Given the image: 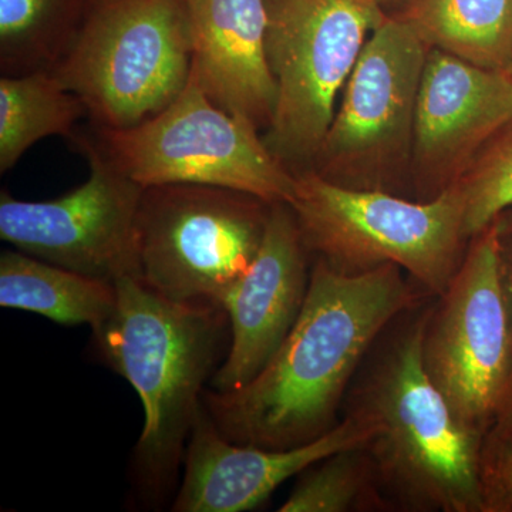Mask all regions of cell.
Instances as JSON below:
<instances>
[{"label":"cell","mask_w":512,"mask_h":512,"mask_svg":"<svg viewBox=\"0 0 512 512\" xmlns=\"http://www.w3.org/2000/svg\"><path fill=\"white\" fill-rule=\"evenodd\" d=\"M427 298L399 266L345 274L316 258L302 311L275 355L241 389L207 387L204 409L234 443L274 450L312 443L338 426L353 379L384 329Z\"/></svg>","instance_id":"1"},{"label":"cell","mask_w":512,"mask_h":512,"mask_svg":"<svg viewBox=\"0 0 512 512\" xmlns=\"http://www.w3.org/2000/svg\"><path fill=\"white\" fill-rule=\"evenodd\" d=\"M434 298L384 329L353 379L342 414L376 426L366 450L390 511L485 512V433L458 419L423 363Z\"/></svg>","instance_id":"2"},{"label":"cell","mask_w":512,"mask_h":512,"mask_svg":"<svg viewBox=\"0 0 512 512\" xmlns=\"http://www.w3.org/2000/svg\"><path fill=\"white\" fill-rule=\"evenodd\" d=\"M116 288V308L92 330L94 349L143 404L131 464L144 500L157 504L173 491L202 394L224 360L228 316L218 303L173 301L130 276Z\"/></svg>","instance_id":"3"},{"label":"cell","mask_w":512,"mask_h":512,"mask_svg":"<svg viewBox=\"0 0 512 512\" xmlns=\"http://www.w3.org/2000/svg\"><path fill=\"white\" fill-rule=\"evenodd\" d=\"M289 205L309 254L345 274L399 266L431 296L446 291L470 241L454 183L430 200L412 201L309 170L296 174Z\"/></svg>","instance_id":"4"},{"label":"cell","mask_w":512,"mask_h":512,"mask_svg":"<svg viewBox=\"0 0 512 512\" xmlns=\"http://www.w3.org/2000/svg\"><path fill=\"white\" fill-rule=\"evenodd\" d=\"M191 67L188 0H94L53 72L97 126L126 128L170 106Z\"/></svg>","instance_id":"5"},{"label":"cell","mask_w":512,"mask_h":512,"mask_svg":"<svg viewBox=\"0 0 512 512\" xmlns=\"http://www.w3.org/2000/svg\"><path fill=\"white\" fill-rule=\"evenodd\" d=\"M258 130L217 106L190 77L180 96L156 116L133 127H99V144L141 187L208 185L268 204H289L296 174L269 150Z\"/></svg>","instance_id":"6"},{"label":"cell","mask_w":512,"mask_h":512,"mask_svg":"<svg viewBox=\"0 0 512 512\" xmlns=\"http://www.w3.org/2000/svg\"><path fill=\"white\" fill-rule=\"evenodd\" d=\"M266 9L276 104L264 140L291 170L318 157L339 94L389 15L375 0H266Z\"/></svg>","instance_id":"7"},{"label":"cell","mask_w":512,"mask_h":512,"mask_svg":"<svg viewBox=\"0 0 512 512\" xmlns=\"http://www.w3.org/2000/svg\"><path fill=\"white\" fill-rule=\"evenodd\" d=\"M272 204L194 184L144 187L137 218L138 281L178 302H214L247 272Z\"/></svg>","instance_id":"8"},{"label":"cell","mask_w":512,"mask_h":512,"mask_svg":"<svg viewBox=\"0 0 512 512\" xmlns=\"http://www.w3.org/2000/svg\"><path fill=\"white\" fill-rule=\"evenodd\" d=\"M423 363L451 409L473 429L495 423L512 377V318L500 221L470 239L424 330Z\"/></svg>","instance_id":"9"},{"label":"cell","mask_w":512,"mask_h":512,"mask_svg":"<svg viewBox=\"0 0 512 512\" xmlns=\"http://www.w3.org/2000/svg\"><path fill=\"white\" fill-rule=\"evenodd\" d=\"M427 53L429 46L399 16L373 30L312 171L348 187L384 190L393 163L412 147Z\"/></svg>","instance_id":"10"},{"label":"cell","mask_w":512,"mask_h":512,"mask_svg":"<svg viewBox=\"0 0 512 512\" xmlns=\"http://www.w3.org/2000/svg\"><path fill=\"white\" fill-rule=\"evenodd\" d=\"M90 164L80 187L49 201L0 194V238L20 252L116 284L137 278V218L144 187L127 177L99 141L76 137Z\"/></svg>","instance_id":"11"},{"label":"cell","mask_w":512,"mask_h":512,"mask_svg":"<svg viewBox=\"0 0 512 512\" xmlns=\"http://www.w3.org/2000/svg\"><path fill=\"white\" fill-rule=\"evenodd\" d=\"M308 256L291 205L272 204L258 254L220 303L228 316L231 342L210 389H241L275 355L308 295Z\"/></svg>","instance_id":"12"},{"label":"cell","mask_w":512,"mask_h":512,"mask_svg":"<svg viewBox=\"0 0 512 512\" xmlns=\"http://www.w3.org/2000/svg\"><path fill=\"white\" fill-rule=\"evenodd\" d=\"M511 120L510 70L487 69L429 49L412 143L421 187L429 198L453 184Z\"/></svg>","instance_id":"13"},{"label":"cell","mask_w":512,"mask_h":512,"mask_svg":"<svg viewBox=\"0 0 512 512\" xmlns=\"http://www.w3.org/2000/svg\"><path fill=\"white\" fill-rule=\"evenodd\" d=\"M376 426L342 414L338 426L303 446L274 450L225 439L202 410L188 439L183 478L173 503L177 512H244L264 504L306 468L339 451L366 446Z\"/></svg>","instance_id":"14"},{"label":"cell","mask_w":512,"mask_h":512,"mask_svg":"<svg viewBox=\"0 0 512 512\" xmlns=\"http://www.w3.org/2000/svg\"><path fill=\"white\" fill-rule=\"evenodd\" d=\"M188 5L192 79L221 109L269 127L276 83L266 43V0H188Z\"/></svg>","instance_id":"15"},{"label":"cell","mask_w":512,"mask_h":512,"mask_svg":"<svg viewBox=\"0 0 512 512\" xmlns=\"http://www.w3.org/2000/svg\"><path fill=\"white\" fill-rule=\"evenodd\" d=\"M117 305L116 284L15 251L0 255V306L63 326L99 328Z\"/></svg>","instance_id":"16"},{"label":"cell","mask_w":512,"mask_h":512,"mask_svg":"<svg viewBox=\"0 0 512 512\" xmlns=\"http://www.w3.org/2000/svg\"><path fill=\"white\" fill-rule=\"evenodd\" d=\"M399 16L429 49L487 69L512 66V0H417Z\"/></svg>","instance_id":"17"},{"label":"cell","mask_w":512,"mask_h":512,"mask_svg":"<svg viewBox=\"0 0 512 512\" xmlns=\"http://www.w3.org/2000/svg\"><path fill=\"white\" fill-rule=\"evenodd\" d=\"M87 113L53 70L0 79V173H6L30 147L52 136L76 137Z\"/></svg>","instance_id":"18"},{"label":"cell","mask_w":512,"mask_h":512,"mask_svg":"<svg viewBox=\"0 0 512 512\" xmlns=\"http://www.w3.org/2000/svg\"><path fill=\"white\" fill-rule=\"evenodd\" d=\"M94 0H0V69L8 76L53 70Z\"/></svg>","instance_id":"19"},{"label":"cell","mask_w":512,"mask_h":512,"mask_svg":"<svg viewBox=\"0 0 512 512\" xmlns=\"http://www.w3.org/2000/svg\"><path fill=\"white\" fill-rule=\"evenodd\" d=\"M281 512L390 511L366 446L323 458L299 474Z\"/></svg>","instance_id":"20"},{"label":"cell","mask_w":512,"mask_h":512,"mask_svg":"<svg viewBox=\"0 0 512 512\" xmlns=\"http://www.w3.org/2000/svg\"><path fill=\"white\" fill-rule=\"evenodd\" d=\"M454 181L464 202V229L476 237L512 205V120Z\"/></svg>","instance_id":"21"},{"label":"cell","mask_w":512,"mask_h":512,"mask_svg":"<svg viewBox=\"0 0 512 512\" xmlns=\"http://www.w3.org/2000/svg\"><path fill=\"white\" fill-rule=\"evenodd\" d=\"M481 487L485 512L512 508V430L493 424L481 450Z\"/></svg>","instance_id":"22"},{"label":"cell","mask_w":512,"mask_h":512,"mask_svg":"<svg viewBox=\"0 0 512 512\" xmlns=\"http://www.w3.org/2000/svg\"><path fill=\"white\" fill-rule=\"evenodd\" d=\"M494 424L512 430V377L507 390H505L503 402L500 404Z\"/></svg>","instance_id":"23"},{"label":"cell","mask_w":512,"mask_h":512,"mask_svg":"<svg viewBox=\"0 0 512 512\" xmlns=\"http://www.w3.org/2000/svg\"><path fill=\"white\" fill-rule=\"evenodd\" d=\"M377 5L380 6L387 13V15H400L404 10L414 5L417 0H375Z\"/></svg>","instance_id":"24"},{"label":"cell","mask_w":512,"mask_h":512,"mask_svg":"<svg viewBox=\"0 0 512 512\" xmlns=\"http://www.w3.org/2000/svg\"><path fill=\"white\" fill-rule=\"evenodd\" d=\"M510 73H511V76H512V66H511V69H510Z\"/></svg>","instance_id":"25"}]
</instances>
